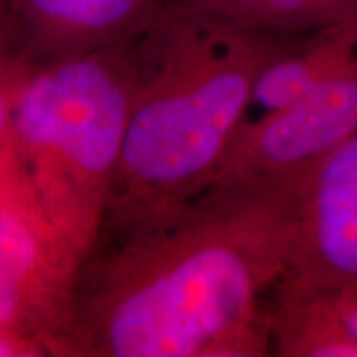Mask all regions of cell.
Listing matches in <instances>:
<instances>
[{
    "mask_svg": "<svg viewBox=\"0 0 357 357\" xmlns=\"http://www.w3.org/2000/svg\"><path fill=\"white\" fill-rule=\"evenodd\" d=\"M318 162L208 187L93 257L55 356H270L265 298L291 266Z\"/></svg>",
    "mask_w": 357,
    "mask_h": 357,
    "instance_id": "1",
    "label": "cell"
},
{
    "mask_svg": "<svg viewBox=\"0 0 357 357\" xmlns=\"http://www.w3.org/2000/svg\"><path fill=\"white\" fill-rule=\"evenodd\" d=\"M291 37L167 7L147 26L108 229L121 238L151 229L213 184L261 71Z\"/></svg>",
    "mask_w": 357,
    "mask_h": 357,
    "instance_id": "2",
    "label": "cell"
},
{
    "mask_svg": "<svg viewBox=\"0 0 357 357\" xmlns=\"http://www.w3.org/2000/svg\"><path fill=\"white\" fill-rule=\"evenodd\" d=\"M139 35L33 63L17 98V144L29 184L84 266L108 218L139 78Z\"/></svg>",
    "mask_w": 357,
    "mask_h": 357,
    "instance_id": "3",
    "label": "cell"
},
{
    "mask_svg": "<svg viewBox=\"0 0 357 357\" xmlns=\"http://www.w3.org/2000/svg\"><path fill=\"white\" fill-rule=\"evenodd\" d=\"M356 132L357 78L319 84L280 108L247 119L212 185L318 162Z\"/></svg>",
    "mask_w": 357,
    "mask_h": 357,
    "instance_id": "4",
    "label": "cell"
},
{
    "mask_svg": "<svg viewBox=\"0 0 357 357\" xmlns=\"http://www.w3.org/2000/svg\"><path fill=\"white\" fill-rule=\"evenodd\" d=\"M287 275L328 291L357 287V132L312 172Z\"/></svg>",
    "mask_w": 357,
    "mask_h": 357,
    "instance_id": "5",
    "label": "cell"
},
{
    "mask_svg": "<svg viewBox=\"0 0 357 357\" xmlns=\"http://www.w3.org/2000/svg\"><path fill=\"white\" fill-rule=\"evenodd\" d=\"M17 52L47 63L129 40L158 20L169 0H6Z\"/></svg>",
    "mask_w": 357,
    "mask_h": 357,
    "instance_id": "6",
    "label": "cell"
},
{
    "mask_svg": "<svg viewBox=\"0 0 357 357\" xmlns=\"http://www.w3.org/2000/svg\"><path fill=\"white\" fill-rule=\"evenodd\" d=\"M0 266L55 312L63 337L84 265L40 208L30 184L0 197Z\"/></svg>",
    "mask_w": 357,
    "mask_h": 357,
    "instance_id": "7",
    "label": "cell"
},
{
    "mask_svg": "<svg viewBox=\"0 0 357 357\" xmlns=\"http://www.w3.org/2000/svg\"><path fill=\"white\" fill-rule=\"evenodd\" d=\"M357 78V15L293 35L258 78L253 105L270 111L319 84Z\"/></svg>",
    "mask_w": 357,
    "mask_h": 357,
    "instance_id": "8",
    "label": "cell"
},
{
    "mask_svg": "<svg viewBox=\"0 0 357 357\" xmlns=\"http://www.w3.org/2000/svg\"><path fill=\"white\" fill-rule=\"evenodd\" d=\"M271 354L280 357H357V341L331 293L284 273L268 301Z\"/></svg>",
    "mask_w": 357,
    "mask_h": 357,
    "instance_id": "9",
    "label": "cell"
},
{
    "mask_svg": "<svg viewBox=\"0 0 357 357\" xmlns=\"http://www.w3.org/2000/svg\"><path fill=\"white\" fill-rule=\"evenodd\" d=\"M167 8L208 13L258 32L303 35L357 15V0H169Z\"/></svg>",
    "mask_w": 357,
    "mask_h": 357,
    "instance_id": "10",
    "label": "cell"
},
{
    "mask_svg": "<svg viewBox=\"0 0 357 357\" xmlns=\"http://www.w3.org/2000/svg\"><path fill=\"white\" fill-rule=\"evenodd\" d=\"M0 331L20 334L35 339L55 354V347L63 324L50 307L45 306L35 294L26 289L0 266Z\"/></svg>",
    "mask_w": 357,
    "mask_h": 357,
    "instance_id": "11",
    "label": "cell"
},
{
    "mask_svg": "<svg viewBox=\"0 0 357 357\" xmlns=\"http://www.w3.org/2000/svg\"><path fill=\"white\" fill-rule=\"evenodd\" d=\"M33 63L13 53L0 61V197L29 184L15 134V105Z\"/></svg>",
    "mask_w": 357,
    "mask_h": 357,
    "instance_id": "12",
    "label": "cell"
},
{
    "mask_svg": "<svg viewBox=\"0 0 357 357\" xmlns=\"http://www.w3.org/2000/svg\"><path fill=\"white\" fill-rule=\"evenodd\" d=\"M50 356L47 347L35 339L20 334L0 331V357H42Z\"/></svg>",
    "mask_w": 357,
    "mask_h": 357,
    "instance_id": "13",
    "label": "cell"
},
{
    "mask_svg": "<svg viewBox=\"0 0 357 357\" xmlns=\"http://www.w3.org/2000/svg\"><path fill=\"white\" fill-rule=\"evenodd\" d=\"M329 293H331L334 305H336L342 321L357 341V287L334 289Z\"/></svg>",
    "mask_w": 357,
    "mask_h": 357,
    "instance_id": "14",
    "label": "cell"
},
{
    "mask_svg": "<svg viewBox=\"0 0 357 357\" xmlns=\"http://www.w3.org/2000/svg\"><path fill=\"white\" fill-rule=\"evenodd\" d=\"M17 52L15 25L8 12L6 0H0V61H3Z\"/></svg>",
    "mask_w": 357,
    "mask_h": 357,
    "instance_id": "15",
    "label": "cell"
}]
</instances>
